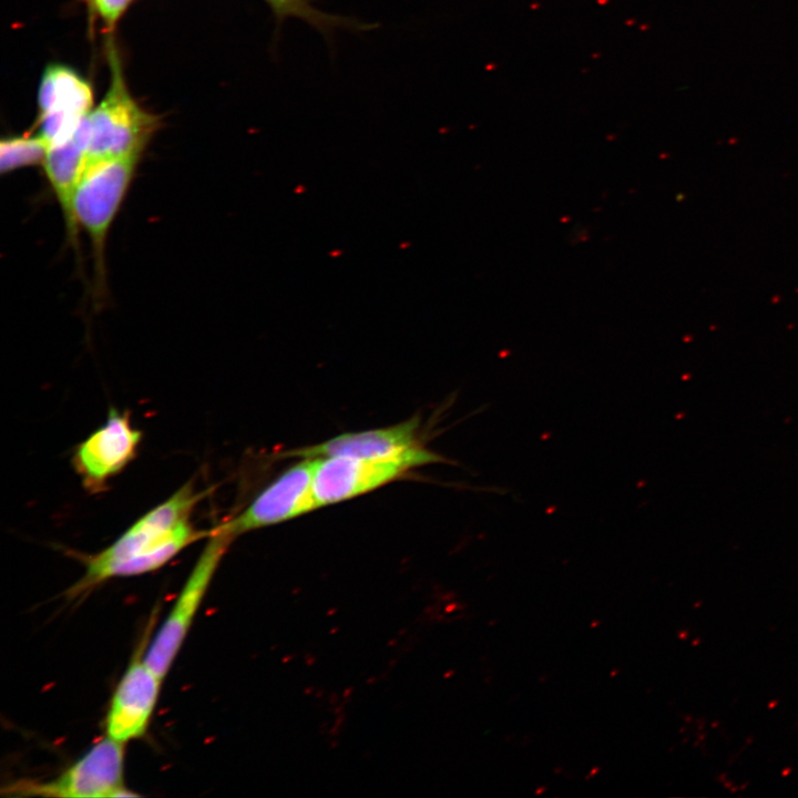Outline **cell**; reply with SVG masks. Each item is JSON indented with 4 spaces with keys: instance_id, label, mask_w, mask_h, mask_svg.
Returning a JSON list of instances; mask_svg holds the SVG:
<instances>
[{
    "instance_id": "cell-1",
    "label": "cell",
    "mask_w": 798,
    "mask_h": 798,
    "mask_svg": "<svg viewBox=\"0 0 798 798\" xmlns=\"http://www.w3.org/2000/svg\"><path fill=\"white\" fill-rule=\"evenodd\" d=\"M205 494L204 490L196 489L194 480L184 483L137 519L112 544L88 556L85 572L70 593L80 594L112 577L155 571L192 543L207 539L212 529H198L190 520Z\"/></svg>"
},
{
    "instance_id": "cell-2",
    "label": "cell",
    "mask_w": 798,
    "mask_h": 798,
    "mask_svg": "<svg viewBox=\"0 0 798 798\" xmlns=\"http://www.w3.org/2000/svg\"><path fill=\"white\" fill-rule=\"evenodd\" d=\"M140 156L85 162L78 182L73 212L92 246L95 286L105 288V248L110 227L132 183Z\"/></svg>"
},
{
    "instance_id": "cell-3",
    "label": "cell",
    "mask_w": 798,
    "mask_h": 798,
    "mask_svg": "<svg viewBox=\"0 0 798 798\" xmlns=\"http://www.w3.org/2000/svg\"><path fill=\"white\" fill-rule=\"evenodd\" d=\"M111 85L90 112L91 135L85 162L140 156L160 126V119L131 98L114 51L110 52Z\"/></svg>"
},
{
    "instance_id": "cell-4",
    "label": "cell",
    "mask_w": 798,
    "mask_h": 798,
    "mask_svg": "<svg viewBox=\"0 0 798 798\" xmlns=\"http://www.w3.org/2000/svg\"><path fill=\"white\" fill-rule=\"evenodd\" d=\"M124 747L109 736L49 781L16 780L2 788L11 797L116 798L136 796L123 785Z\"/></svg>"
},
{
    "instance_id": "cell-5",
    "label": "cell",
    "mask_w": 798,
    "mask_h": 798,
    "mask_svg": "<svg viewBox=\"0 0 798 798\" xmlns=\"http://www.w3.org/2000/svg\"><path fill=\"white\" fill-rule=\"evenodd\" d=\"M234 539L217 526L190 573L175 604L143 656L161 678L168 672L190 630L222 557Z\"/></svg>"
},
{
    "instance_id": "cell-6",
    "label": "cell",
    "mask_w": 798,
    "mask_h": 798,
    "mask_svg": "<svg viewBox=\"0 0 798 798\" xmlns=\"http://www.w3.org/2000/svg\"><path fill=\"white\" fill-rule=\"evenodd\" d=\"M418 429L419 420L411 418L391 427L342 433L318 444L285 451L280 457L402 459L417 467L444 462V458L420 443Z\"/></svg>"
},
{
    "instance_id": "cell-7",
    "label": "cell",
    "mask_w": 798,
    "mask_h": 798,
    "mask_svg": "<svg viewBox=\"0 0 798 798\" xmlns=\"http://www.w3.org/2000/svg\"><path fill=\"white\" fill-rule=\"evenodd\" d=\"M314 466L315 459H301L268 484L239 514L216 526L235 539L317 509Z\"/></svg>"
},
{
    "instance_id": "cell-8",
    "label": "cell",
    "mask_w": 798,
    "mask_h": 798,
    "mask_svg": "<svg viewBox=\"0 0 798 798\" xmlns=\"http://www.w3.org/2000/svg\"><path fill=\"white\" fill-rule=\"evenodd\" d=\"M142 436L127 411L111 408L106 421L79 443L72 456L84 489L91 494L105 491L109 481L135 458Z\"/></svg>"
},
{
    "instance_id": "cell-9",
    "label": "cell",
    "mask_w": 798,
    "mask_h": 798,
    "mask_svg": "<svg viewBox=\"0 0 798 798\" xmlns=\"http://www.w3.org/2000/svg\"><path fill=\"white\" fill-rule=\"evenodd\" d=\"M416 467L402 459L315 458L313 490L317 507L372 491Z\"/></svg>"
},
{
    "instance_id": "cell-10",
    "label": "cell",
    "mask_w": 798,
    "mask_h": 798,
    "mask_svg": "<svg viewBox=\"0 0 798 798\" xmlns=\"http://www.w3.org/2000/svg\"><path fill=\"white\" fill-rule=\"evenodd\" d=\"M162 678L137 653L119 682L105 719L106 735L122 744L144 735Z\"/></svg>"
},
{
    "instance_id": "cell-11",
    "label": "cell",
    "mask_w": 798,
    "mask_h": 798,
    "mask_svg": "<svg viewBox=\"0 0 798 798\" xmlns=\"http://www.w3.org/2000/svg\"><path fill=\"white\" fill-rule=\"evenodd\" d=\"M90 135L91 124L88 113L69 140L49 147L43 163L47 177L61 207L69 242L75 249L79 243V225L73 212V198L85 164Z\"/></svg>"
},
{
    "instance_id": "cell-12",
    "label": "cell",
    "mask_w": 798,
    "mask_h": 798,
    "mask_svg": "<svg viewBox=\"0 0 798 798\" xmlns=\"http://www.w3.org/2000/svg\"><path fill=\"white\" fill-rule=\"evenodd\" d=\"M38 102L40 116L52 114L75 127L91 112L93 95L90 84L75 71L50 64L41 79Z\"/></svg>"
},
{
    "instance_id": "cell-13",
    "label": "cell",
    "mask_w": 798,
    "mask_h": 798,
    "mask_svg": "<svg viewBox=\"0 0 798 798\" xmlns=\"http://www.w3.org/2000/svg\"><path fill=\"white\" fill-rule=\"evenodd\" d=\"M274 13L277 28L287 19L301 20L323 34H332L338 29L366 30L370 25L315 7L309 0H264Z\"/></svg>"
},
{
    "instance_id": "cell-14",
    "label": "cell",
    "mask_w": 798,
    "mask_h": 798,
    "mask_svg": "<svg viewBox=\"0 0 798 798\" xmlns=\"http://www.w3.org/2000/svg\"><path fill=\"white\" fill-rule=\"evenodd\" d=\"M49 145L40 135L8 136L0 141L1 174L43 164Z\"/></svg>"
},
{
    "instance_id": "cell-15",
    "label": "cell",
    "mask_w": 798,
    "mask_h": 798,
    "mask_svg": "<svg viewBox=\"0 0 798 798\" xmlns=\"http://www.w3.org/2000/svg\"><path fill=\"white\" fill-rule=\"evenodd\" d=\"M131 0H89L108 30H112L122 17Z\"/></svg>"
},
{
    "instance_id": "cell-16",
    "label": "cell",
    "mask_w": 798,
    "mask_h": 798,
    "mask_svg": "<svg viewBox=\"0 0 798 798\" xmlns=\"http://www.w3.org/2000/svg\"><path fill=\"white\" fill-rule=\"evenodd\" d=\"M598 770H600L598 767L593 768V769L591 770V776L596 775V774L598 773Z\"/></svg>"
},
{
    "instance_id": "cell-17",
    "label": "cell",
    "mask_w": 798,
    "mask_h": 798,
    "mask_svg": "<svg viewBox=\"0 0 798 798\" xmlns=\"http://www.w3.org/2000/svg\"><path fill=\"white\" fill-rule=\"evenodd\" d=\"M544 790H545V787L538 788V790L535 791V794H536V795H540V794H542Z\"/></svg>"
},
{
    "instance_id": "cell-18",
    "label": "cell",
    "mask_w": 798,
    "mask_h": 798,
    "mask_svg": "<svg viewBox=\"0 0 798 798\" xmlns=\"http://www.w3.org/2000/svg\"><path fill=\"white\" fill-rule=\"evenodd\" d=\"M597 624H598V622L596 621V622H593V623L591 624V626H592V627H595V626H597Z\"/></svg>"
},
{
    "instance_id": "cell-19",
    "label": "cell",
    "mask_w": 798,
    "mask_h": 798,
    "mask_svg": "<svg viewBox=\"0 0 798 798\" xmlns=\"http://www.w3.org/2000/svg\"><path fill=\"white\" fill-rule=\"evenodd\" d=\"M616 673H617V671H614L613 673H611V676L616 675Z\"/></svg>"
}]
</instances>
